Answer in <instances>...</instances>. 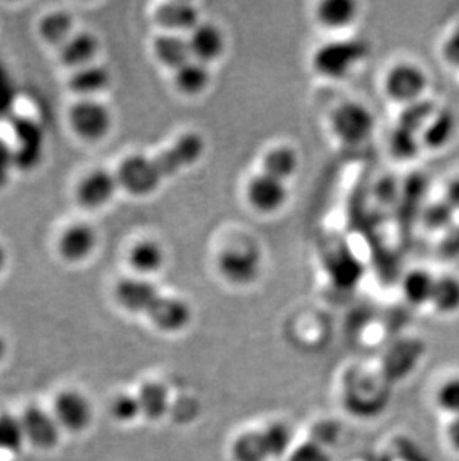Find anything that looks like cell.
<instances>
[{
    "label": "cell",
    "instance_id": "obj_8",
    "mask_svg": "<svg viewBox=\"0 0 459 461\" xmlns=\"http://www.w3.org/2000/svg\"><path fill=\"white\" fill-rule=\"evenodd\" d=\"M69 122L76 135L84 140H97L108 135L112 115L106 104L94 99H83L70 108Z\"/></svg>",
    "mask_w": 459,
    "mask_h": 461
},
{
    "label": "cell",
    "instance_id": "obj_29",
    "mask_svg": "<svg viewBox=\"0 0 459 461\" xmlns=\"http://www.w3.org/2000/svg\"><path fill=\"white\" fill-rule=\"evenodd\" d=\"M72 27H74V22H72L69 14L63 13V11H54V13H50L42 18L40 24V33L42 40L48 44L61 47L72 36Z\"/></svg>",
    "mask_w": 459,
    "mask_h": 461
},
{
    "label": "cell",
    "instance_id": "obj_32",
    "mask_svg": "<svg viewBox=\"0 0 459 461\" xmlns=\"http://www.w3.org/2000/svg\"><path fill=\"white\" fill-rule=\"evenodd\" d=\"M422 142L420 136L401 127H395L390 138V149L392 156L399 160H413L419 153Z\"/></svg>",
    "mask_w": 459,
    "mask_h": 461
},
{
    "label": "cell",
    "instance_id": "obj_7",
    "mask_svg": "<svg viewBox=\"0 0 459 461\" xmlns=\"http://www.w3.org/2000/svg\"><path fill=\"white\" fill-rule=\"evenodd\" d=\"M163 296L156 284L143 276L122 279L115 287V297L122 308L147 318L158 308Z\"/></svg>",
    "mask_w": 459,
    "mask_h": 461
},
{
    "label": "cell",
    "instance_id": "obj_17",
    "mask_svg": "<svg viewBox=\"0 0 459 461\" xmlns=\"http://www.w3.org/2000/svg\"><path fill=\"white\" fill-rule=\"evenodd\" d=\"M152 52L158 63L174 72L193 60L188 38L175 35V33H163L157 36L152 42Z\"/></svg>",
    "mask_w": 459,
    "mask_h": 461
},
{
    "label": "cell",
    "instance_id": "obj_37",
    "mask_svg": "<svg viewBox=\"0 0 459 461\" xmlns=\"http://www.w3.org/2000/svg\"><path fill=\"white\" fill-rule=\"evenodd\" d=\"M15 167L14 149L6 140H0V188L8 184L9 175Z\"/></svg>",
    "mask_w": 459,
    "mask_h": 461
},
{
    "label": "cell",
    "instance_id": "obj_26",
    "mask_svg": "<svg viewBox=\"0 0 459 461\" xmlns=\"http://www.w3.org/2000/svg\"><path fill=\"white\" fill-rule=\"evenodd\" d=\"M436 276L428 270L413 269L404 275L401 290L404 299L413 306H424L431 303Z\"/></svg>",
    "mask_w": 459,
    "mask_h": 461
},
{
    "label": "cell",
    "instance_id": "obj_43",
    "mask_svg": "<svg viewBox=\"0 0 459 461\" xmlns=\"http://www.w3.org/2000/svg\"><path fill=\"white\" fill-rule=\"evenodd\" d=\"M4 265H6V251H4V247L0 245V270L4 269Z\"/></svg>",
    "mask_w": 459,
    "mask_h": 461
},
{
    "label": "cell",
    "instance_id": "obj_10",
    "mask_svg": "<svg viewBox=\"0 0 459 461\" xmlns=\"http://www.w3.org/2000/svg\"><path fill=\"white\" fill-rule=\"evenodd\" d=\"M193 60L211 65L220 60L227 49V40L221 27L213 23H200L188 35Z\"/></svg>",
    "mask_w": 459,
    "mask_h": 461
},
{
    "label": "cell",
    "instance_id": "obj_14",
    "mask_svg": "<svg viewBox=\"0 0 459 461\" xmlns=\"http://www.w3.org/2000/svg\"><path fill=\"white\" fill-rule=\"evenodd\" d=\"M60 427L69 431H81L92 421V406L76 392H63L54 403V413Z\"/></svg>",
    "mask_w": 459,
    "mask_h": 461
},
{
    "label": "cell",
    "instance_id": "obj_40",
    "mask_svg": "<svg viewBox=\"0 0 459 461\" xmlns=\"http://www.w3.org/2000/svg\"><path fill=\"white\" fill-rule=\"evenodd\" d=\"M445 201L452 206V208L458 211L459 209V176L452 179L451 183L447 184L446 194H445Z\"/></svg>",
    "mask_w": 459,
    "mask_h": 461
},
{
    "label": "cell",
    "instance_id": "obj_30",
    "mask_svg": "<svg viewBox=\"0 0 459 461\" xmlns=\"http://www.w3.org/2000/svg\"><path fill=\"white\" fill-rule=\"evenodd\" d=\"M434 113H436V106H434L433 102L428 101V99H420V101L404 106L403 111L400 113L397 126L420 136L425 126L431 122Z\"/></svg>",
    "mask_w": 459,
    "mask_h": 461
},
{
    "label": "cell",
    "instance_id": "obj_42",
    "mask_svg": "<svg viewBox=\"0 0 459 461\" xmlns=\"http://www.w3.org/2000/svg\"><path fill=\"white\" fill-rule=\"evenodd\" d=\"M446 54L449 60L459 65V33L454 35V38L447 42Z\"/></svg>",
    "mask_w": 459,
    "mask_h": 461
},
{
    "label": "cell",
    "instance_id": "obj_4",
    "mask_svg": "<svg viewBox=\"0 0 459 461\" xmlns=\"http://www.w3.org/2000/svg\"><path fill=\"white\" fill-rule=\"evenodd\" d=\"M218 270L227 283L249 285L261 272V254L252 245H236L218 257Z\"/></svg>",
    "mask_w": 459,
    "mask_h": 461
},
{
    "label": "cell",
    "instance_id": "obj_20",
    "mask_svg": "<svg viewBox=\"0 0 459 461\" xmlns=\"http://www.w3.org/2000/svg\"><path fill=\"white\" fill-rule=\"evenodd\" d=\"M165 263V249L157 240H139L129 253V265L143 278L163 269Z\"/></svg>",
    "mask_w": 459,
    "mask_h": 461
},
{
    "label": "cell",
    "instance_id": "obj_13",
    "mask_svg": "<svg viewBox=\"0 0 459 461\" xmlns=\"http://www.w3.org/2000/svg\"><path fill=\"white\" fill-rule=\"evenodd\" d=\"M120 183L117 174H111L104 169L93 170L79 183L76 197L84 208H100L112 199Z\"/></svg>",
    "mask_w": 459,
    "mask_h": 461
},
{
    "label": "cell",
    "instance_id": "obj_2",
    "mask_svg": "<svg viewBox=\"0 0 459 461\" xmlns=\"http://www.w3.org/2000/svg\"><path fill=\"white\" fill-rule=\"evenodd\" d=\"M370 47L365 41L338 40L321 45L313 54V69L328 79H343L367 59Z\"/></svg>",
    "mask_w": 459,
    "mask_h": 461
},
{
    "label": "cell",
    "instance_id": "obj_12",
    "mask_svg": "<svg viewBox=\"0 0 459 461\" xmlns=\"http://www.w3.org/2000/svg\"><path fill=\"white\" fill-rule=\"evenodd\" d=\"M154 22L157 26L165 29L166 33H188L199 26L200 13L195 5L190 2H167L156 9Z\"/></svg>",
    "mask_w": 459,
    "mask_h": 461
},
{
    "label": "cell",
    "instance_id": "obj_22",
    "mask_svg": "<svg viewBox=\"0 0 459 461\" xmlns=\"http://www.w3.org/2000/svg\"><path fill=\"white\" fill-rule=\"evenodd\" d=\"M234 461L274 460L269 440L265 430H251L242 433L231 447Z\"/></svg>",
    "mask_w": 459,
    "mask_h": 461
},
{
    "label": "cell",
    "instance_id": "obj_27",
    "mask_svg": "<svg viewBox=\"0 0 459 461\" xmlns=\"http://www.w3.org/2000/svg\"><path fill=\"white\" fill-rule=\"evenodd\" d=\"M136 396L142 415L149 420H161L169 411V390L163 384H143Z\"/></svg>",
    "mask_w": 459,
    "mask_h": 461
},
{
    "label": "cell",
    "instance_id": "obj_16",
    "mask_svg": "<svg viewBox=\"0 0 459 461\" xmlns=\"http://www.w3.org/2000/svg\"><path fill=\"white\" fill-rule=\"evenodd\" d=\"M97 235L88 224L79 222L63 231L58 240V253L68 261H81L87 258L94 249Z\"/></svg>",
    "mask_w": 459,
    "mask_h": 461
},
{
    "label": "cell",
    "instance_id": "obj_15",
    "mask_svg": "<svg viewBox=\"0 0 459 461\" xmlns=\"http://www.w3.org/2000/svg\"><path fill=\"white\" fill-rule=\"evenodd\" d=\"M148 320L158 330L165 331V333H178L190 326L191 320H193V309L184 299L165 294L161 299L160 305L156 309V312L152 313Z\"/></svg>",
    "mask_w": 459,
    "mask_h": 461
},
{
    "label": "cell",
    "instance_id": "obj_36",
    "mask_svg": "<svg viewBox=\"0 0 459 461\" xmlns=\"http://www.w3.org/2000/svg\"><path fill=\"white\" fill-rule=\"evenodd\" d=\"M288 461H331V456L325 449L324 445L317 440H309L306 444L300 445L290 454Z\"/></svg>",
    "mask_w": 459,
    "mask_h": 461
},
{
    "label": "cell",
    "instance_id": "obj_25",
    "mask_svg": "<svg viewBox=\"0 0 459 461\" xmlns=\"http://www.w3.org/2000/svg\"><path fill=\"white\" fill-rule=\"evenodd\" d=\"M212 81L209 66L191 60L175 72V86L185 96H199L208 90Z\"/></svg>",
    "mask_w": 459,
    "mask_h": 461
},
{
    "label": "cell",
    "instance_id": "obj_28",
    "mask_svg": "<svg viewBox=\"0 0 459 461\" xmlns=\"http://www.w3.org/2000/svg\"><path fill=\"white\" fill-rule=\"evenodd\" d=\"M429 305L443 315L459 312V278L454 275L436 276L433 297Z\"/></svg>",
    "mask_w": 459,
    "mask_h": 461
},
{
    "label": "cell",
    "instance_id": "obj_3",
    "mask_svg": "<svg viewBox=\"0 0 459 461\" xmlns=\"http://www.w3.org/2000/svg\"><path fill=\"white\" fill-rule=\"evenodd\" d=\"M331 129L343 144H364L374 133L376 117L363 104L345 102L331 113Z\"/></svg>",
    "mask_w": 459,
    "mask_h": 461
},
{
    "label": "cell",
    "instance_id": "obj_6",
    "mask_svg": "<svg viewBox=\"0 0 459 461\" xmlns=\"http://www.w3.org/2000/svg\"><path fill=\"white\" fill-rule=\"evenodd\" d=\"M13 131L17 142L14 147L15 167L26 172L36 169L44 156L45 136L40 122L27 117L14 118Z\"/></svg>",
    "mask_w": 459,
    "mask_h": 461
},
{
    "label": "cell",
    "instance_id": "obj_38",
    "mask_svg": "<svg viewBox=\"0 0 459 461\" xmlns=\"http://www.w3.org/2000/svg\"><path fill=\"white\" fill-rule=\"evenodd\" d=\"M440 249H442L443 256L447 258L459 257V226H452L449 230L445 231Z\"/></svg>",
    "mask_w": 459,
    "mask_h": 461
},
{
    "label": "cell",
    "instance_id": "obj_44",
    "mask_svg": "<svg viewBox=\"0 0 459 461\" xmlns=\"http://www.w3.org/2000/svg\"><path fill=\"white\" fill-rule=\"evenodd\" d=\"M4 354H6V342L4 338L0 336V361L4 360Z\"/></svg>",
    "mask_w": 459,
    "mask_h": 461
},
{
    "label": "cell",
    "instance_id": "obj_1",
    "mask_svg": "<svg viewBox=\"0 0 459 461\" xmlns=\"http://www.w3.org/2000/svg\"><path fill=\"white\" fill-rule=\"evenodd\" d=\"M204 151L206 142L203 136L197 131H188L175 140L170 149L152 158L142 154L127 157L118 167V183L131 196H149L166 178L197 165Z\"/></svg>",
    "mask_w": 459,
    "mask_h": 461
},
{
    "label": "cell",
    "instance_id": "obj_23",
    "mask_svg": "<svg viewBox=\"0 0 459 461\" xmlns=\"http://www.w3.org/2000/svg\"><path fill=\"white\" fill-rule=\"evenodd\" d=\"M456 120L449 109L436 111L431 122L420 133V142L429 149H442L455 135Z\"/></svg>",
    "mask_w": 459,
    "mask_h": 461
},
{
    "label": "cell",
    "instance_id": "obj_18",
    "mask_svg": "<svg viewBox=\"0 0 459 461\" xmlns=\"http://www.w3.org/2000/svg\"><path fill=\"white\" fill-rule=\"evenodd\" d=\"M99 51V41L93 33L79 32L70 36L65 45L60 47V60L69 68L81 69L92 65L93 59Z\"/></svg>",
    "mask_w": 459,
    "mask_h": 461
},
{
    "label": "cell",
    "instance_id": "obj_5",
    "mask_svg": "<svg viewBox=\"0 0 459 461\" xmlns=\"http://www.w3.org/2000/svg\"><path fill=\"white\" fill-rule=\"evenodd\" d=\"M428 87V77L424 69L413 63H399L388 72L385 78V92L390 99L406 104L424 99Z\"/></svg>",
    "mask_w": 459,
    "mask_h": 461
},
{
    "label": "cell",
    "instance_id": "obj_35",
    "mask_svg": "<svg viewBox=\"0 0 459 461\" xmlns=\"http://www.w3.org/2000/svg\"><path fill=\"white\" fill-rule=\"evenodd\" d=\"M111 412L117 421L122 422L135 421L139 415H142L138 396H131V394H122V396L115 397L111 405Z\"/></svg>",
    "mask_w": 459,
    "mask_h": 461
},
{
    "label": "cell",
    "instance_id": "obj_11",
    "mask_svg": "<svg viewBox=\"0 0 459 461\" xmlns=\"http://www.w3.org/2000/svg\"><path fill=\"white\" fill-rule=\"evenodd\" d=\"M22 422L26 440L36 448H54L60 439V424L56 417L38 406L27 408L22 415Z\"/></svg>",
    "mask_w": 459,
    "mask_h": 461
},
{
    "label": "cell",
    "instance_id": "obj_39",
    "mask_svg": "<svg viewBox=\"0 0 459 461\" xmlns=\"http://www.w3.org/2000/svg\"><path fill=\"white\" fill-rule=\"evenodd\" d=\"M397 192H399L397 184L392 181V178H386V181H383L379 190H377V194H379L381 201L390 203V202L394 201L395 196H397Z\"/></svg>",
    "mask_w": 459,
    "mask_h": 461
},
{
    "label": "cell",
    "instance_id": "obj_21",
    "mask_svg": "<svg viewBox=\"0 0 459 461\" xmlns=\"http://www.w3.org/2000/svg\"><path fill=\"white\" fill-rule=\"evenodd\" d=\"M112 75L104 66L88 65L75 70L69 79V88L75 95L87 97L104 92L111 86Z\"/></svg>",
    "mask_w": 459,
    "mask_h": 461
},
{
    "label": "cell",
    "instance_id": "obj_33",
    "mask_svg": "<svg viewBox=\"0 0 459 461\" xmlns=\"http://www.w3.org/2000/svg\"><path fill=\"white\" fill-rule=\"evenodd\" d=\"M455 212V209L452 208L446 201L434 202L427 206L422 213L424 226L428 230L447 231L454 226Z\"/></svg>",
    "mask_w": 459,
    "mask_h": 461
},
{
    "label": "cell",
    "instance_id": "obj_24",
    "mask_svg": "<svg viewBox=\"0 0 459 461\" xmlns=\"http://www.w3.org/2000/svg\"><path fill=\"white\" fill-rule=\"evenodd\" d=\"M299 167V154L288 145H277L263 157V172L284 183L292 178Z\"/></svg>",
    "mask_w": 459,
    "mask_h": 461
},
{
    "label": "cell",
    "instance_id": "obj_34",
    "mask_svg": "<svg viewBox=\"0 0 459 461\" xmlns=\"http://www.w3.org/2000/svg\"><path fill=\"white\" fill-rule=\"evenodd\" d=\"M440 410L459 417V376H454L440 385L436 394Z\"/></svg>",
    "mask_w": 459,
    "mask_h": 461
},
{
    "label": "cell",
    "instance_id": "obj_19",
    "mask_svg": "<svg viewBox=\"0 0 459 461\" xmlns=\"http://www.w3.org/2000/svg\"><path fill=\"white\" fill-rule=\"evenodd\" d=\"M358 17V4L354 0H324L318 5L317 20L329 31L351 26Z\"/></svg>",
    "mask_w": 459,
    "mask_h": 461
},
{
    "label": "cell",
    "instance_id": "obj_31",
    "mask_svg": "<svg viewBox=\"0 0 459 461\" xmlns=\"http://www.w3.org/2000/svg\"><path fill=\"white\" fill-rule=\"evenodd\" d=\"M26 440L22 418L13 413H0V451L17 453Z\"/></svg>",
    "mask_w": 459,
    "mask_h": 461
},
{
    "label": "cell",
    "instance_id": "obj_41",
    "mask_svg": "<svg viewBox=\"0 0 459 461\" xmlns=\"http://www.w3.org/2000/svg\"><path fill=\"white\" fill-rule=\"evenodd\" d=\"M447 440L451 444L452 448L459 453V417H454L446 430Z\"/></svg>",
    "mask_w": 459,
    "mask_h": 461
},
{
    "label": "cell",
    "instance_id": "obj_9",
    "mask_svg": "<svg viewBox=\"0 0 459 461\" xmlns=\"http://www.w3.org/2000/svg\"><path fill=\"white\" fill-rule=\"evenodd\" d=\"M247 199L256 212H277L288 201L286 184L281 179L261 172L252 176L251 181L248 183Z\"/></svg>",
    "mask_w": 459,
    "mask_h": 461
}]
</instances>
